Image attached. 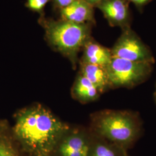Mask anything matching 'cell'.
<instances>
[{
	"label": "cell",
	"instance_id": "16",
	"mask_svg": "<svg viewBox=\"0 0 156 156\" xmlns=\"http://www.w3.org/2000/svg\"><path fill=\"white\" fill-rule=\"evenodd\" d=\"M129 2H133L137 6H142L149 3L151 0H128Z\"/></svg>",
	"mask_w": 156,
	"mask_h": 156
},
{
	"label": "cell",
	"instance_id": "12",
	"mask_svg": "<svg viewBox=\"0 0 156 156\" xmlns=\"http://www.w3.org/2000/svg\"><path fill=\"white\" fill-rule=\"evenodd\" d=\"M71 93L75 99L83 103L95 100L100 94L94 85L80 73L73 83Z\"/></svg>",
	"mask_w": 156,
	"mask_h": 156
},
{
	"label": "cell",
	"instance_id": "9",
	"mask_svg": "<svg viewBox=\"0 0 156 156\" xmlns=\"http://www.w3.org/2000/svg\"><path fill=\"white\" fill-rule=\"evenodd\" d=\"M83 53L79 62L106 68L112 58L111 50L98 44L91 37L84 45Z\"/></svg>",
	"mask_w": 156,
	"mask_h": 156
},
{
	"label": "cell",
	"instance_id": "18",
	"mask_svg": "<svg viewBox=\"0 0 156 156\" xmlns=\"http://www.w3.org/2000/svg\"><path fill=\"white\" fill-rule=\"evenodd\" d=\"M52 156L51 155H42V156Z\"/></svg>",
	"mask_w": 156,
	"mask_h": 156
},
{
	"label": "cell",
	"instance_id": "5",
	"mask_svg": "<svg viewBox=\"0 0 156 156\" xmlns=\"http://www.w3.org/2000/svg\"><path fill=\"white\" fill-rule=\"evenodd\" d=\"M113 57L136 62L153 63L151 50L129 27L123 33L111 49Z\"/></svg>",
	"mask_w": 156,
	"mask_h": 156
},
{
	"label": "cell",
	"instance_id": "4",
	"mask_svg": "<svg viewBox=\"0 0 156 156\" xmlns=\"http://www.w3.org/2000/svg\"><path fill=\"white\" fill-rule=\"evenodd\" d=\"M152 64L112 57L106 67L110 86L132 87L142 82L151 72Z\"/></svg>",
	"mask_w": 156,
	"mask_h": 156
},
{
	"label": "cell",
	"instance_id": "2",
	"mask_svg": "<svg viewBox=\"0 0 156 156\" xmlns=\"http://www.w3.org/2000/svg\"><path fill=\"white\" fill-rule=\"evenodd\" d=\"M38 23L45 31L48 45L71 62L73 67L78 61V54L91 37V23H75L40 16Z\"/></svg>",
	"mask_w": 156,
	"mask_h": 156
},
{
	"label": "cell",
	"instance_id": "14",
	"mask_svg": "<svg viewBox=\"0 0 156 156\" xmlns=\"http://www.w3.org/2000/svg\"><path fill=\"white\" fill-rule=\"evenodd\" d=\"M50 0H27L26 6L31 11L37 12L40 16H44V9Z\"/></svg>",
	"mask_w": 156,
	"mask_h": 156
},
{
	"label": "cell",
	"instance_id": "7",
	"mask_svg": "<svg viewBox=\"0 0 156 156\" xmlns=\"http://www.w3.org/2000/svg\"><path fill=\"white\" fill-rule=\"evenodd\" d=\"M128 0H103L96 6L112 27H129L130 13Z\"/></svg>",
	"mask_w": 156,
	"mask_h": 156
},
{
	"label": "cell",
	"instance_id": "6",
	"mask_svg": "<svg viewBox=\"0 0 156 156\" xmlns=\"http://www.w3.org/2000/svg\"><path fill=\"white\" fill-rule=\"evenodd\" d=\"M93 136L80 129L69 128L58 142L52 156H88Z\"/></svg>",
	"mask_w": 156,
	"mask_h": 156
},
{
	"label": "cell",
	"instance_id": "10",
	"mask_svg": "<svg viewBox=\"0 0 156 156\" xmlns=\"http://www.w3.org/2000/svg\"><path fill=\"white\" fill-rule=\"evenodd\" d=\"M79 73L89 79L100 93L111 86L105 67L80 62Z\"/></svg>",
	"mask_w": 156,
	"mask_h": 156
},
{
	"label": "cell",
	"instance_id": "13",
	"mask_svg": "<svg viewBox=\"0 0 156 156\" xmlns=\"http://www.w3.org/2000/svg\"><path fill=\"white\" fill-rule=\"evenodd\" d=\"M0 156H20V147L8 121L0 119Z\"/></svg>",
	"mask_w": 156,
	"mask_h": 156
},
{
	"label": "cell",
	"instance_id": "15",
	"mask_svg": "<svg viewBox=\"0 0 156 156\" xmlns=\"http://www.w3.org/2000/svg\"><path fill=\"white\" fill-rule=\"evenodd\" d=\"M76 0H53L54 6L58 10L72 4Z\"/></svg>",
	"mask_w": 156,
	"mask_h": 156
},
{
	"label": "cell",
	"instance_id": "11",
	"mask_svg": "<svg viewBox=\"0 0 156 156\" xmlns=\"http://www.w3.org/2000/svg\"><path fill=\"white\" fill-rule=\"evenodd\" d=\"M88 156H128L122 146L95 135L93 136Z\"/></svg>",
	"mask_w": 156,
	"mask_h": 156
},
{
	"label": "cell",
	"instance_id": "1",
	"mask_svg": "<svg viewBox=\"0 0 156 156\" xmlns=\"http://www.w3.org/2000/svg\"><path fill=\"white\" fill-rule=\"evenodd\" d=\"M12 127L20 149L30 156L51 155L69 126L40 104L17 112Z\"/></svg>",
	"mask_w": 156,
	"mask_h": 156
},
{
	"label": "cell",
	"instance_id": "8",
	"mask_svg": "<svg viewBox=\"0 0 156 156\" xmlns=\"http://www.w3.org/2000/svg\"><path fill=\"white\" fill-rule=\"evenodd\" d=\"M94 9V6L84 0H76L70 5L59 9L60 19L79 24H95Z\"/></svg>",
	"mask_w": 156,
	"mask_h": 156
},
{
	"label": "cell",
	"instance_id": "19",
	"mask_svg": "<svg viewBox=\"0 0 156 156\" xmlns=\"http://www.w3.org/2000/svg\"></svg>",
	"mask_w": 156,
	"mask_h": 156
},
{
	"label": "cell",
	"instance_id": "20",
	"mask_svg": "<svg viewBox=\"0 0 156 156\" xmlns=\"http://www.w3.org/2000/svg\"></svg>",
	"mask_w": 156,
	"mask_h": 156
},
{
	"label": "cell",
	"instance_id": "17",
	"mask_svg": "<svg viewBox=\"0 0 156 156\" xmlns=\"http://www.w3.org/2000/svg\"><path fill=\"white\" fill-rule=\"evenodd\" d=\"M87 3H89L91 5L96 8V6L98 5L101 2H102L103 0H84Z\"/></svg>",
	"mask_w": 156,
	"mask_h": 156
},
{
	"label": "cell",
	"instance_id": "3",
	"mask_svg": "<svg viewBox=\"0 0 156 156\" xmlns=\"http://www.w3.org/2000/svg\"><path fill=\"white\" fill-rule=\"evenodd\" d=\"M95 135L128 149L137 140L140 133L138 120L131 113L105 111L93 119Z\"/></svg>",
	"mask_w": 156,
	"mask_h": 156
}]
</instances>
